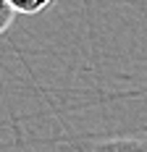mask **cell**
<instances>
[{
	"mask_svg": "<svg viewBox=\"0 0 147 152\" xmlns=\"http://www.w3.org/2000/svg\"><path fill=\"white\" fill-rule=\"evenodd\" d=\"M13 16H16V8L11 3L0 0V31H8V26L13 24Z\"/></svg>",
	"mask_w": 147,
	"mask_h": 152,
	"instance_id": "obj_3",
	"label": "cell"
},
{
	"mask_svg": "<svg viewBox=\"0 0 147 152\" xmlns=\"http://www.w3.org/2000/svg\"><path fill=\"white\" fill-rule=\"evenodd\" d=\"M16 8V13H24V16H34V13H42L53 5V0H5Z\"/></svg>",
	"mask_w": 147,
	"mask_h": 152,
	"instance_id": "obj_2",
	"label": "cell"
},
{
	"mask_svg": "<svg viewBox=\"0 0 147 152\" xmlns=\"http://www.w3.org/2000/svg\"><path fill=\"white\" fill-rule=\"evenodd\" d=\"M95 152H147V139L145 137H113L100 142Z\"/></svg>",
	"mask_w": 147,
	"mask_h": 152,
	"instance_id": "obj_1",
	"label": "cell"
}]
</instances>
